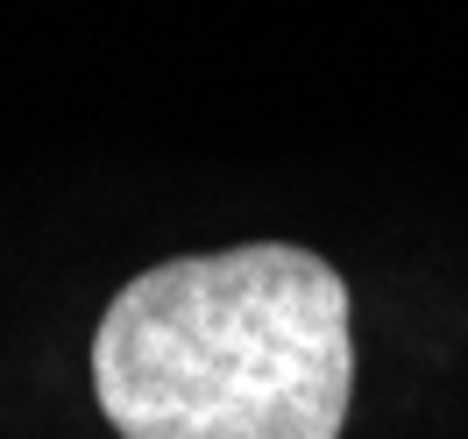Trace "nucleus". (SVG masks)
<instances>
[{
    "label": "nucleus",
    "mask_w": 468,
    "mask_h": 439,
    "mask_svg": "<svg viewBox=\"0 0 468 439\" xmlns=\"http://www.w3.org/2000/svg\"><path fill=\"white\" fill-rule=\"evenodd\" d=\"M92 397L121 439H341L348 284L292 241L156 263L92 333Z\"/></svg>",
    "instance_id": "1"
}]
</instances>
